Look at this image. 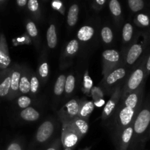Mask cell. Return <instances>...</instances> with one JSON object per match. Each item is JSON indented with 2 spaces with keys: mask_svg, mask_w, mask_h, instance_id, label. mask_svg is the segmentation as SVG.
<instances>
[{
  "mask_svg": "<svg viewBox=\"0 0 150 150\" xmlns=\"http://www.w3.org/2000/svg\"><path fill=\"white\" fill-rule=\"evenodd\" d=\"M6 150H23L22 149V146L20 143L18 142H13L10 143V144L7 146Z\"/></svg>",
  "mask_w": 150,
  "mask_h": 150,
  "instance_id": "obj_37",
  "label": "cell"
},
{
  "mask_svg": "<svg viewBox=\"0 0 150 150\" xmlns=\"http://www.w3.org/2000/svg\"><path fill=\"white\" fill-rule=\"evenodd\" d=\"M26 31L29 35L32 38H36L38 36V29H37L35 23L32 21H28L26 25Z\"/></svg>",
  "mask_w": 150,
  "mask_h": 150,
  "instance_id": "obj_32",
  "label": "cell"
},
{
  "mask_svg": "<svg viewBox=\"0 0 150 150\" xmlns=\"http://www.w3.org/2000/svg\"><path fill=\"white\" fill-rule=\"evenodd\" d=\"M66 76L65 75H60L56 80L54 87V92L55 95L60 96L65 91V83H66Z\"/></svg>",
  "mask_w": 150,
  "mask_h": 150,
  "instance_id": "obj_22",
  "label": "cell"
},
{
  "mask_svg": "<svg viewBox=\"0 0 150 150\" xmlns=\"http://www.w3.org/2000/svg\"><path fill=\"white\" fill-rule=\"evenodd\" d=\"M17 104L18 106L22 109H25V108L29 107L31 104V99L28 96L26 95H21L19 97L17 100Z\"/></svg>",
  "mask_w": 150,
  "mask_h": 150,
  "instance_id": "obj_30",
  "label": "cell"
},
{
  "mask_svg": "<svg viewBox=\"0 0 150 150\" xmlns=\"http://www.w3.org/2000/svg\"><path fill=\"white\" fill-rule=\"evenodd\" d=\"M94 108V103L92 101L80 100L79 103V113H78L77 117L82 119V120L88 121L90 115L93 112Z\"/></svg>",
  "mask_w": 150,
  "mask_h": 150,
  "instance_id": "obj_15",
  "label": "cell"
},
{
  "mask_svg": "<svg viewBox=\"0 0 150 150\" xmlns=\"http://www.w3.org/2000/svg\"><path fill=\"white\" fill-rule=\"evenodd\" d=\"M54 130V122L51 120L44 122L36 132L35 139L38 143H44L47 142L52 136Z\"/></svg>",
  "mask_w": 150,
  "mask_h": 150,
  "instance_id": "obj_9",
  "label": "cell"
},
{
  "mask_svg": "<svg viewBox=\"0 0 150 150\" xmlns=\"http://www.w3.org/2000/svg\"><path fill=\"white\" fill-rule=\"evenodd\" d=\"M74 148H70V149H64V150H74Z\"/></svg>",
  "mask_w": 150,
  "mask_h": 150,
  "instance_id": "obj_43",
  "label": "cell"
},
{
  "mask_svg": "<svg viewBox=\"0 0 150 150\" xmlns=\"http://www.w3.org/2000/svg\"><path fill=\"white\" fill-rule=\"evenodd\" d=\"M27 3L28 1L26 0H17L16 1V4H18V6H19L21 7L26 6L27 4Z\"/></svg>",
  "mask_w": 150,
  "mask_h": 150,
  "instance_id": "obj_39",
  "label": "cell"
},
{
  "mask_svg": "<svg viewBox=\"0 0 150 150\" xmlns=\"http://www.w3.org/2000/svg\"><path fill=\"white\" fill-rule=\"evenodd\" d=\"M96 3H97L100 6H101L102 4H104L105 3V0H97V1H96Z\"/></svg>",
  "mask_w": 150,
  "mask_h": 150,
  "instance_id": "obj_41",
  "label": "cell"
},
{
  "mask_svg": "<svg viewBox=\"0 0 150 150\" xmlns=\"http://www.w3.org/2000/svg\"><path fill=\"white\" fill-rule=\"evenodd\" d=\"M83 81H84V83H83L84 89L85 90V92H86L87 94H88L89 93L90 90H91V89L92 88L93 81H92V80H91V77L88 76V71L85 72V76H84Z\"/></svg>",
  "mask_w": 150,
  "mask_h": 150,
  "instance_id": "obj_33",
  "label": "cell"
},
{
  "mask_svg": "<svg viewBox=\"0 0 150 150\" xmlns=\"http://www.w3.org/2000/svg\"><path fill=\"white\" fill-rule=\"evenodd\" d=\"M79 49V42L76 40H72L67 44L65 49L66 56H73Z\"/></svg>",
  "mask_w": 150,
  "mask_h": 150,
  "instance_id": "obj_23",
  "label": "cell"
},
{
  "mask_svg": "<svg viewBox=\"0 0 150 150\" xmlns=\"http://www.w3.org/2000/svg\"><path fill=\"white\" fill-rule=\"evenodd\" d=\"M145 68H146V76L150 73V55L149 56L148 59H147L146 62Z\"/></svg>",
  "mask_w": 150,
  "mask_h": 150,
  "instance_id": "obj_38",
  "label": "cell"
},
{
  "mask_svg": "<svg viewBox=\"0 0 150 150\" xmlns=\"http://www.w3.org/2000/svg\"><path fill=\"white\" fill-rule=\"evenodd\" d=\"M109 8L115 17H119L121 14V7L117 0H111L109 3Z\"/></svg>",
  "mask_w": 150,
  "mask_h": 150,
  "instance_id": "obj_27",
  "label": "cell"
},
{
  "mask_svg": "<svg viewBox=\"0 0 150 150\" xmlns=\"http://www.w3.org/2000/svg\"><path fill=\"white\" fill-rule=\"evenodd\" d=\"M79 6L77 4H72L68 12L67 22L69 26H74L76 23L79 15Z\"/></svg>",
  "mask_w": 150,
  "mask_h": 150,
  "instance_id": "obj_21",
  "label": "cell"
},
{
  "mask_svg": "<svg viewBox=\"0 0 150 150\" xmlns=\"http://www.w3.org/2000/svg\"><path fill=\"white\" fill-rule=\"evenodd\" d=\"M20 117L22 120H25V121L34 122L39 119L40 114L35 108H32V107H28L21 111Z\"/></svg>",
  "mask_w": 150,
  "mask_h": 150,
  "instance_id": "obj_18",
  "label": "cell"
},
{
  "mask_svg": "<svg viewBox=\"0 0 150 150\" xmlns=\"http://www.w3.org/2000/svg\"><path fill=\"white\" fill-rule=\"evenodd\" d=\"M78 133L80 134L82 137H83L88 131V121L79 118V117H75L73 120L70 121H67Z\"/></svg>",
  "mask_w": 150,
  "mask_h": 150,
  "instance_id": "obj_16",
  "label": "cell"
},
{
  "mask_svg": "<svg viewBox=\"0 0 150 150\" xmlns=\"http://www.w3.org/2000/svg\"><path fill=\"white\" fill-rule=\"evenodd\" d=\"M90 149H91V148H86V149H83V150H90Z\"/></svg>",
  "mask_w": 150,
  "mask_h": 150,
  "instance_id": "obj_44",
  "label": "cell"
},
{
  "mask_svg": "<svg viewBox=\"0 0 150 150\" xmlns=\"http://www.w3.org/2000/svg\"><path fill=\"white\" fill-rule=\"evenodd\" d=\"M6 2H7V1H4V0H0V7H1V6L4 5Z\"/></svg>",
  "mask_w": 150,
  "mask_h": 150,
  "instance_id": "obj_42",
  "label": "cell"
},
{
  "mask_svg": "<svg viewBox=\"0 0 150 150\" xmlns=\"http://www.w3.org/2000/svg\"><path fill=\"white\" fill-rule=\"evenodd\" d=\"M11 59L9 54L8 45L4 34L0 35V70H6L10 66Z\"/></svg>",
  "mask_w": 150,
  "mask_h": 150,
  "instance_id": "obj_10",
  "label": "cell"
},
{
  "mask_svg": "<svg viewBox=\"0 0 150 150\" xmlns=\"http://www.w3.org/2000/svg\"><path fill=\"white\" fill-rule=\"evenodd\" d=\"M104 103V101L102 99H101L100 100L99 103H94V105H96V106H101Z\"/></svg>",
  "mask_w": 150,
  "mask_h": 150,
  "instance_id": "obj_40",
  "label": "cell"
},
{
  "mask_svg": "<svg viewBox=\"0 0 150 150\" xmlns=\"http://www.w3.org/2000/svg\"><path fill=\"white\" fill-rule=\"evenodd\" d=\"M103 75L105 76L107 73L115 70L119 65L120 61L119 53L116 50H105L102 53Z\"/></svg>",
  "mask_w": 150,
  "mask_h": 150,
  "instance_id": "obj_4",
  "label": "cell"
},
{
  "mask_svg": "<svg viewBox=\"0 0 150 150\" xmlns=\"http://www.w3.org/2000/svg\"><path fill=\"white\" fill-rule=\"evenodd\" d=\"M61 146V139H60V138H59V139H56V140L53 142L52 144H51L49 147L47 148L46 150H60Z\"/></svg>",
  "mask_w": 150,
  "mask_h": 150,
  "instance_id": "obj_36",
  "label": "cell"
},
{
  "mask_svg": "<svg viewBox=\"0 0 150 150\" xmlns=\"http://www.w3.org/2000/svg\"><path fill=\"white\" fill-rule=\"evenodd\" d=\"M144 64H142L138 68L135 69V71L129 76L122 91L121 97H124L131 92H135L141 86L144 78L146 77V68Z\"/></svg>",
  "mask_w": 150,
  "mask_h": 150,
  "instance_id": "obj_3",
  "label": "cell"
},
{
  "mask_svg": "<svg viewBox=\"0 0 150 150\" xmlns=\"http://www.w3.org/2000/svg\"><path fill=\"white\" fill-rule=\"evenodd\" d=\"M144 51V44L136 43L131 46L126 54V62L128 64H133L137 61Z\"/></svg>",
  "mask_w": 150,
  "mask_h": 150,
  "instance_id": "obj_14",
  "label": "cell"
},
{
  "mask_svg": "<svg viewBox=\"0 0 150 150\" xmlns=\"http://www.w3.org/2000/svg\"><path fill=\"white\" fill-rule=\"evenodd\" d=\"M22 74V68L19 65H15L11 68L10 89L7 96L8 100H13L19 94V82Z\"/></svg>",
  "mask_w": 150,
  "mask_h": 150,
  "instance_id": "obj_8",
  "label": "cell"
},
{
  "mask_svg": "<svg viewBox=\"0 0 150 150\" xmlns=\"http://www.w3.org/2000/svg\"><path fill=\"white\" fill-rule=\"evenodd\" d=\"M27 7L31 13H39V2L37 0H29L27 3Z\"/></svg>",
  "mask_w": 150,
  "mask_h": 150,
  "instance_id": "obj_34",
  "label": "cell"
},
{
  "mask_svg": "<svg viewBox=\"0 0 150 150\" xmlns=\"http://www.w3.org/2000/svg\"><path fill=\"white\" fill-rule=\"evenodd\" d=\"M80 100L72 99L66 103L59 111V117L62 122H67L77 117Z\"/></svg>",
  "mask_w": 150,
  "mask_h": 150,
  "instance_id": "obj_5",
  "label": "cell"
},
{
  "mask_svg": "<svg viewBox=\"0 0 150 150\" xmlns=\"http://www.w3.org/2000/svg\"><path fill=\"white\" fill-rule=\"evenodd\" d=\"M30 91V76L28 70L22 69V74L19 82V94L26 95Z\"/></svg>",
  "mask_w": 150,
  "mask_h": 150,
  "instance_id": "obj_17",
  "label": "cell"
},
{
  "mask_svg": "<svg viewBox=\"0 0 150 150\" xmlns=\"http://www.w3.org/2000/svg\"><path fill=\"white\" fill-rule=\"evenodd\" d=\"M75 78L73 75H69L66 77L65 83V92L67 95H71L74 90Z\"/></svg>",
  "mask_w": 150,
  "mask_h": 150,
  "instance_id": "obj_25",
  "label": "cell"
},
{
  "mask_svg": "<svg viewBox=\"0 0 150 150\" xmlns=\"http://www.w3.org/2000/svg\"><path fill=\"white\" fill-rule=\"evenodd\" d=\"M150 124V109L145 108L141 110L133 122L134 133L135 135H141L146 130Z\"/></svg>",
  "mask_w": 150,
  "mask_h": 150,
  "instance_id": "obj_6",
  "label": "cell"
},
{
  "mask_svg": "<svg viewBox=\"0 0 150 150\" xmlns=\"http://www.w3.org/2000/svg\"><path fill=\"white\" fill-rule=\"evenodd\" d=\"M94 35V29L92 26H84L77 32V38L80 41L86 42L90 40Z\"/></svg>",
  "mask_w": 150,
  "mask_h": 150,
  "instance_id": "obj_19",
  "label": "cell"
},
{
  "mask_svg": "<svg viewBox=\"0 0 150 150\" xmlns=\"http://www.w3.org/2000/svg\"><path fill=\"white\" fill-rule=\"evenodd\" d=\"M137 21L141 26H146L149 25V18L144 14H139L137 16Z\"/></svg>",
  "mask_w": 150,
  "mask_h": 150,
  "instance_id": "obj_35",
  "label": "cell"
},
{
  "mask_svg": "<svg viewBox=\"0 0 150 150\" xmlns=\"http://www.w3.org/2000/svg\"><path fill=\"white\" fill-rule=\"evenodd\" d=\"M142 88L141 86L135 92L121 97V103L116 108L115 123L119 132L133 124L137 112L139 110L142 99Z\"/></svg>",
  "mask_w": 150,
  "mask_h": 150,
  "instance_id": "obj_1",
  "label": "cell"
},
{
  "mask_svg": "<svg viewBox=\"0 0 150 150\" xmlns=\"http://www.w3.org/2000/svg\"><path fill=\"white\" fill-rule=\"evenodd\" d=\"M121 88L120 85H119L115 89L111 98H110V100L107 101V103L104 105L102 114H101V119L103 120H106L107 119H108L113 114L116 108H117L118 104L120 101V99L121 98Z\"/></svg>",
  "mask_w": 150,
  "mask_h": 150,
  "instance_id": "obj_7",
  "label": "cell"
},
{
  "mask_svg": "<svg viewBox=\"0 0 150 150\" xmlns=\"http://www.w3.org/2000/svg\"><path fill=\"white\" fill-rule=\"evenodd\" d=\"M134 134L133 124L127 126L120 132L118 141V150H127Z\"/></svg>",
  "mask_w": 150,
  "mask_h": 150,
  "instance_id": "obj_11",
  "label": "cell"
},
{
  "mask_svg": "<svg viewBox=\"0 0 150 150\" xmlns=\"http://www.w3.org/2000/svg\"><path fill=\"white\" fill-rule=\"evenodd\" d=\"M38 73L43 80L47 79L49 75V67L46 62H44L40 64L39 68H38Z\"/></svg>",
  "mask_w": 150,
  "mask_h": 150,
  "instance_id": "obj_31",
  "label": "cell"
},
{
  "mask_svg": "<svg viewBox=\"0 0 150 150\" xmlns=\"http://www.w3.org/2000/svg\"><path fill=\"white\" fill-rule=\"evenodd\" d=\"M62 124L63 127L60 137L62 146L64 149L74 148L82 137L69 122H62Z\"/></svg>",
  "mask_w": 150,
  "mask_h": 150,
  "instance_id": "obj_2",
  "label": "cell"
},
{
  "mask_svg": "<svg viewBox=\"0 0 150 150\" xmlns=\"http://www.w3.org/2000/svg\"><path fill=\"white\" fill-rule=\"evenodd\" d=\"M11 68H7L0 73V98H7L10 89Z\"/></svg>",
  "mask_w": 150,
  "mask_h": 150,
  "instance_id": "obj_12",
  "label": "cell"
},
{
  "mask_svg": "<svg viewBox=\"0 0 150 150\" xmlns=\"http://www.w3.org/2000/svg\"><path fill=\"white\" fill-rule=\"evenodd\" d=\"M46 40L48 46L50 48H54L57 43V33H56V28L54 24H51L47 29Z\"/></svg>",
  "mask_w": 150,
  "mask_h": 150,
  "instance_id": "obj_20",
  "label": "cell"
},
{
  "mask_svg": "<svg viewBox=\"0 0 150 150\" xmlns=\"http://www.w3.org/2000/svg\"><path fill=\"white\" fill-rule=\"evenodd\" d=\"M125 76H126V70L124 67H118L104 76L103 83L104 86L109 87L124 78Z\"/></svg>",
  "mask_w": 150,
  "mask_h": 150,
  "instance_id": "obj_13",
  "label": "cell"
},
{
  "mask_svg": "<svg viewBox=\"0 0 150 150\" xmlns=\"http://www.w3.org/2000/svg\"><path fill=\"white\" fill-rule=\"evenodd\" d=\"M128 5L132 12L136 13L144 8V2L142 0H129Z\"/></svg>",
  "mask_w": 150,
  "mask_h": 150,
  "instance_id": "obj_28",
  "label": "cell"
},
{
  "mask_svg": "<svg viewBox=\"0 0 150 150\" xmlns=\"http://www.w3.org/2000/svg\"><path fill=\"white\" fill-rule=\"evenodd\" d=\"M133 34V27L132 24L129 23H126L123 27L122 32V38L124 42H128L131 40Z\"/></svg>",
  "mask_w": 150,
  "mask_h": 150,
  "instance_id": "obj_24",
  "label": "cell"
},
{
  "mask_svg": "<svg viewBox=\"0 0 150 150\" xmlns=\"http://www.w3.org/2000/svg\"><path fill=\"white\" fill-rule=\"evenodd\" d=\"M101 36L104 43L109 44L113 41V35L112 29L108 26H104L101 31Z\"/></svg>",
  "mask_w": 150,
  "mask_h": 150,
  "instance_id": "obj_26",
  "label": "cell"
},
{
  "mask_svg": "<svg viewBox=\"0 0 150 150\" xmlns=\"http://www.w3.org/2000/svg\"><path fill=\"white\" fill-rule=\"evenodd\" d=\"M39 89V80L35 74L30 76V91L29 92L32 95H35L38 92Z\"/></svg>",
  "mask_w": 150,
  "mask_h": 150,
  "instance_id": "obj_29",
  "label": "cell"
}]
</instances>
